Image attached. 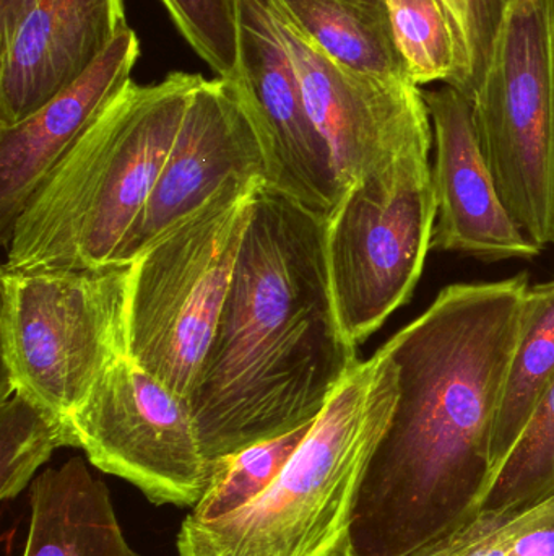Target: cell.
Segmentation results:
<instances>
[{
  "instance_id": "obj_23",
  "label": "cell",
  "mask_w": 554,
  "mask_h": 556,
  "mask_svg": "<svg viewBox=\"0 0 554 556\" xmlns=\"http://www.w3.org/2000/svg\"><path fill=\"white\" fill-rule=\"evenodd\" d=\"M554 496V379L523 438L501 467L480 511L530 508ZM478 511V513H480Z\"/></svg>"
},
{
  "instance_id": "obj_21",
  "label": "cell",
  "mask_w": 554,
  "mask_h": 556,
  "mask_svg": "<svg viewBox=\"0 0 554 556\" xmlns=\"http://www.w3.org/2000/svg\"><path fill=\"white\" fill-rule=\"evenodd\" d=\"M312 424L214 460L204 495L189 518L217 521L253 503L282 473Z\"/></svg>"
},
{
  "instance_id": "obj_14",
  "label": "cell",
  "mask_w": 554,
  "mask_h": 556,
  "mask_svg": "<svg viewBox=\"0 0 554 556\" xmlns=\"http://www.w3.org/2000/svg\"><path fill=\"white\" fill-rule=\"evenodd\" d=\"M436 156L431 166L436 224L431 251L481 263L530 261L542 254L514 220L481 152L472 104L446 87L425 91Z\"/></svg>"
},
{
  "instance_id": "obj_16",
  "label": "cell",
  "mask_w": 554,
  "mask_h": 556,
  "mask_svg": "<svg viewBox=\"0 0 554 556\" xmlns=\"http://www.w3.org/2000/svg\"><path fill=\"white\" fill-rule=\"evenodd\" d=\"M23 556L142 555L124 538L106 483L81 457H72L33 482Z\"/></svg>"
},
{
  "instance_id": "obj_17",
  "label": "cell",
  "mask_w": 554,
  "mask_h": 556,
  "mask_svg": "<svg viewBox=\"0 0 554 556\" xmlns=\"http://www.w3.org/2000/svg\"><path fill=\"white\" fill-rule=\"evenodd\" d=\"M325 55L360 74L410 80L386 0H275Z\"/></svg>"
},
{
  "instance_id": "obj_12",
  "label": "cell",
  "mask_w": 554,
  "mask_h": 556,
  "mask_svg": "<svg viewBox=\"0 0 554 556\" xmlns=\"http://www.w3.org/2000/svg\"><path fill=\"white\" fill-rule=\"evenodd\" d=\"M231 178L267 182L266 156L234 80L202 78L116 266H130L153 241L191 217Z\"/></svg>"
},
{
  "instance_id": "obj_13",
  "label": "cell",
  "mask_w": 554,
  "mask_h": 556,
  "mask_svg": "<svg viewBox=\"0 0 554 556\" xmlns=\"http://www.w3.org/2000/svg\"><path fill=\"white\" fill-rule=\"evenodd\" d=\"M127 26L124 0H0V127L44 106Z\"/></svg>"
},
{
  "instance_id": "obj_1",
  "label": "cell",
  "mask_w": 554,
  "mask_h": 556,
  "mask_svg": "<svg viewBox=\"0 0 554 556\" xmlns=\"http://www.w3.org/2000/svg\"><path fill=\"white\" fill-rule=\"evenodd\" d=\"M530 288L526 273L442 288L384 346L399 401L361 485L345 556H415L480 511Z\"/></svg>"
},
{
  "instance_id": "obj_9",
  "label": "cell",
  "mask_w": 554,
  "mask_h": 556,
  "mask_svg": "<svg viewBox=\"0 0 554 556\" xmlns=\"http://www.w3.org/2000/svg\"><path fill=\"white\" fill-rule=\"evenodd\" d=\"M68 421L98 470L132 483L153 505L194 508L204 495L211 464L191 402L129 356L98 379Z\"/></svg>"
},
{
  "instance_id": "obj_18",
  "label": "cell",
  "mask_w": 554,
  "mask_h": 556,
  "mask_svg": "<svg viewBox=\"0 0 554 556\" xmlns=\"http://www.w3.org/2000/svg\"><path fill=\"white\" fill-rule=\"evenodd\" d=\"M553 379L554 278L530 285L527 290L519 340L504 382L491 440L493 482L523 438Z\"/></svg>"
},
{
  "instance_id": "obj_19",
  "label": "cell",
  "mask_w": 554,
  "mask_h": 556,
  "mask_svg": "<svg viewBox=\"0 0 554 556\" xmlns=\"http://www.w3.org/2000/svg\"><path fill=\"white\" fill-rule=\"evenodd\" d=\"M394 41L416 87L442 84L467 94V64L442 0H386Z\"/></svg>"
},
{
  "instance_id": "obj_6",
  "label": "cell",
  "mask_w": 554,
  "mask_h": 556,
  "mask_svg": "<svg viewBox=\"0 0 554 556\" xmlns=\"http://www.w3.org/2000/svg\"><path fill=\"white\" fill-rule=\"evenodd\" d=\"M3 389L68 420L127 356L130 266L2 270Z\"/></svg>"
},
{
  "instance_id": "obj_11",
  "label": "cell",
  "mask_w": 554,
  "mask_h": 556,
  "mask_svg": "<svg viewBox=\"0 0 554 556\" xmlns=\"http://www.w3.org/2000/svg\"><path fill=\"white\" fill-rule=\"evenodd\" d=\"M237 9L240 59L233 80L262 146L267 185L328 217L345 189L306 106L298 71L273 18L272 0H237Z\"/></svg>"
},
{
  "instance_id": "obj_22",
  "label": "cell",
  "mask_w": 554,
  "mask_h": 556,
  "mask_svg": "<svg viewBox=\"0 0 554 556\" xmlns=\"http://www.w3.org/2000/svg\"><path fill=\"white\" fill-rule=\"evenodd\" d=\"M415 556H554V496L517 511H480Z\"/></svg>"
},
{
  "instance_id": "obj_8",
  "label": "cell",
  "mask_w": 554,
  "mask_h": 556,
  "mask_svg": "<svg viewBox=\"0 0 554 556\" xmlns=\"http://www.w3.org/2000/svg\"><path fill=\"white\" fill-rule=\"evenodd\" d=\"M429 153L358 181L327 217V264L342 330L366 342L412 300L436 224Z\"/></svg>"
},
{
  "instance_id": "obj_7",
  "label": "cell",
  "mask_w": 554,
  "mask_h": 556,
  "mask_svg": "<svg viewBox=\"0 0 554 556\" xmlns=\"http://www.w3.org/2000/svg\"><path fill=\"white\" fill-rule=\"evenodd\" d=\"M471 104L507 211L533 243L554 247V0H504Z\"/></svg>"
},
{
  "instance_id": "obj_25",
  "label": "cell",
  "mask_w": 554,
  "mask_h": 556,
  "mask_svg": "<svg viewBox=\"0 0 554 556\" xmlns=\"http://www.w3.org/2000/svg\"><path fill=\"white\" fill-rule=\"evenodd\" d=\"M454 23L467 64V98L474 97L491 58L504 0H442Z\"/></svg>"
},
{
  "instance_id": "obj_4",
  "label": "cell",
  "mask_w": 554,
  "mask_h": 556,
  "mask_svg": "<svg viewBox=\"0 0 554 556\" xmlns=\"http://www.w3.org/2000/svg\"><path fill=\"white\" fill-rule=\"evenodd\" d=\"M386 346L358 359L272 485L240 511L185 518L179 556H345L368 467L399 401Z\"/></svg>"
},
{
  "instance_id": "obj_3",
  "label": "cell",
  "mask_w": 554,
  "mask_h": 556,
  "mask_svg": "<svg viewBox=\"0 0 554 556\" xmlns=\"http://www.w3.org/2000/svg\"><path fill=\"white\" fill-rule=\"evenodd\" d=\"M201 74L130 81L13 224L5 273L116 266L171 152Z\"/></svg>"
},
{
  "instance_id": "obj_2",
  "label": "cell",
  "mask_w": 554,
  "mask_h": 556,
  "mask_svg": "<svg viewBox=\"0 0 554 556\" xmlns=\"http://www.w3.org/2000/svg\"><path fill=\"white\" fill-rule=\"evenodd\" d=\"M325 240V215L260 186L189 399L208 463L312 424L357 365Z\"/></svg>"
},
{
  "instance_id": "obj_20",
  "label": "cell",
  "mask_w": 554,
  "mask_h": 556,
  "mask_svg": "<svg viewBox=\"0 0 554 556\" xmlns=\"http://www.w3.org/2000/svg\"><path fill=\"white\" fill-rule=\"evenodd\" d=\"M78 447L70 421L20 392L2 394L0 408V498L13 500L59 447Z\"/></svg>"
},
{
  "instance_id": "obj_10",
  "label": "cell",
  "mask_w": 554,
  "mask_h": 556,
  "mask_svg": "<svg viewBox=\"0 0 554 556\" xmlns=\"http://www.w3.org/2000/svg\"><path fill=\"white\" fill-rule=\"evenodd\" d=\"M272 13L345 192L405 156L431 152L433 124L422 88L412 80H384L344 67L325 55L275 0Z\"/></svg>"
},
{
  "instance_id": "obj_5",
  "label": "cell",
  "mask_w": 554,
  "mask_h": 556,
  "mask_svg": "<svg viewBox=\"0 0 554 556\" xmlns=\"http://www.w3.org/2000/svg\"><path fill=\"white\" fill-rule=\"evenodd\" d=\"M266 181L231 178L130 264L127 356L191 399Z\"/></svg>"
},
{
  "instance_id": "obj_15",
  "label": "cell",
  "mask_w": 554,
  "mask_h": 556,
  "mask_svg": "<svg viewBox=\"0 0 554 556\" xmlns=\"http://www.w3.org/2000/svg\"><path fill=\"white\" fill-rule=\"evenodd\" d=\"M140 55L127 26L77 80L15 126L0 127V230L10 231L29 198L87 132L107 104L132 81Z\"/></svg>"
},
{
  "instance_id": "obj_24",
  "label": "cell",
  "mask_w": 554,
  "mask_h": 556,
  "mask_svg": "<svg viewBox=\"0 0 554 556\" xmlns=\"http://www.w3.org/2000/svg\"><path fill=\"white\" fill-rule=\"evenodd\" d=\"M182 38L220 78L233 80L240 59L237 0H162Z\"/></svg>"
}]
</instances>
